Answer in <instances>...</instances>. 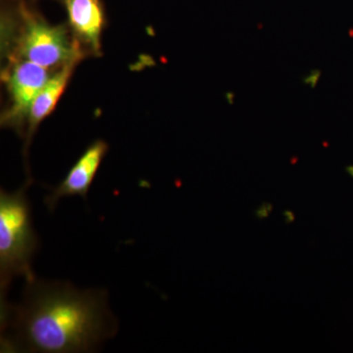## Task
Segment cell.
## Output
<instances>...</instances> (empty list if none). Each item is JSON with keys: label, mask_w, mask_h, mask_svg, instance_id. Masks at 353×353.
Wrapping results in <instances>:
<instances>
[{"label": "cell", "mask_w": 353, "mask_h": 353, "mask_svg": "<svg viewBox=\"0 0 353 353\" xmlns=\"http://www.w3.org/2000/svg\"><path fill=\"white\" fill-rule=\"evenodd\" d=\"M108 296L67 282H27L23 303L1 309V352H94L118 329Z\"/></svg>", "instance_id": "obj_1"}, {"label": "cell", "mask_w": 353, "mask_h": 353, "mask_svg": "<svg viewBox=\"0 0 353 353\" xmlns=\"http://www.w3.org/2000/svg\"><path fill=\"white\" fill-rule=\"evenodd\" d=\"M30 183L15 192L0 194V294L1 308L7 304V290L17 276L27 282L36 279L32 260L39 248L27 199Z\"/></svg>", "instance_id": "obj_2"}, {"label": "cell", "mask_w": 353, "mask_h": 353, "mask_svg": "<svg viewBox=\"0 0 353 353\" xmlns=\"http://www.w3.org/2000/svg\"><path fill=\"white\" fill-rule=\"evenodd\" d=\"M22 18L17 48L21 59L52 69L77 63L82 57L78 43L72 41L64 26L48 24L25 8Z\"/></svg>", "instance_id": "obj_3"}, {"label": "cell", "mask_w": 353, "mask_h": 353, "mask_svg": "<svg viewBox=\"0 0 353 353\" xmlns=\"http://www.w3.org/2000/svg\"><path fill=\"white\" fill-rule=\"evenodd\" d=\"M50 78L48 69L28 60L21 59L14 64L7 78L11 106L2 117V125L19 128Z\"/></svg>", "instance_id": "obj_4"}, {"label": "cell", "mask_w": 353, "mask_h": 353, "mask_svg": "<svg viewBox=\"0 0 353 353\" xmlns=\"http://www.w3.org/2000/svg\"><path fill=\"white\" fill-rule=\"evenodd\" d=\"M108 150V143L101 139H97L88 146L82 157L70 169L64 180L57 187L53 188L50 194L44 199V204L50 212L54 211L58 202L63 197L79 196L83 197V201H87L88 190Z\"/></svg>", "instance_id": "obj_5"}, {"label": "cell", "mask_w": 353, "mask_h": 353, "mask_svg": "<svg viewBox=\"0 0 353 353\" xmlns=\"http://www.w3.org/2000/svg\"><path fill=\"white\" fill-rule=\"evenodd\" d=\"M72 31L90 50H101V37L104 27L103 8L99 0H63Z\"/></svg>", "instance_id": "obj_6"}, {"label": "cell", "mask_w": 353, "mask_h": 353, "mask_svg": "<svg viewBox=\"0 0 353 353\" xmlns=\"http://www.w3.org/2000/svg\"><path fill=\"white\" fill-rule=\"evenodd\" d=\"M75 65L76 63L65 65L64 67L58 70L57 73L51 75L50 80L32 102L29 114H28L29 132H28L26 148L29 146L32 134L38 129L39 125L52 112L53 109L57 106V101H59L69 82L70 77L72 75Z\"/></svg>", "instance_id": "obj_7"}, {"label": "cell", "mask_w": 353, "mask_h": 353, "mask_svg": "<svg viewBox=\"0 0 353 353\" xmlns=\"http://www.w3.org/2000/svg\"><path fill=\"white\" fill-rule=\"evenodd\" d=\"M320 76H321V72L320 71L311 72V74L303 79V83L310 85L311 88H315L318 81H319Z\"/></svg>", "instance_id": "obj_8"}, {"label": "cell", "mask_w": 353, "mask_h": 353, "mask_svg": "<svg viewBox=\"0 0 353 353\" xmlns=\"http://www.w3.org/2000/svg\"><path fill=\"white\" fill-rule=\"evenodd\" d=\"M269 215H270V212H269V211L267 210V208H265V205L263 203H262L261 205H260L259 208H256L254 210V216H255V217H256V219H259V220L267 219V218L269 217Z\"/></svg>", "instance_id": "obj_9"}, {"label": "cell", "mask_w": 353, "mask_h": 353, "mask_svg": "<svg viewBox=\"0 0 353 353\" xmlns=\"http://www.w3.org/2000/svg\"><path fill=\"white\" fill-rule=\"evenodd\" d=\"M283 216L285 217V224H290V223L296 221V215L290 209H285V210L283 211Z\"/></svg>", "instance_id": "obj_10"}, {"label": "cell", "mask_w": 353, "mask_h": 353, "mask_svg": "<svg viewBox=\"0 0 353 353\" xmlns=\"http://www.w3.org/2000/svg\"><path fill=\"white\" fill-rule=\"evenodd\" d=\"M262 203L264 204L265 205V208H267V210L269 211V212H272V211H273V209H274V206H273V204L271 203V202H268V201H263L262 202Z\"/></svg>", "instance_id": "obj_11"}, {"label": "cell", "mask_w": 353, "mask_h": 353, "mask_svg": "<svg viewBox=\"0 0 353 353\" xmlns=\"http://www.w3.org/2000/svg\"><path fill=\"white\" fill-rule=\"evenodd\" d=\"M345 171L347 172L348 175L353 178V165H352V166L345 167Z\"/></svg>", "instance_id": "obj_12"}]
</instances>
